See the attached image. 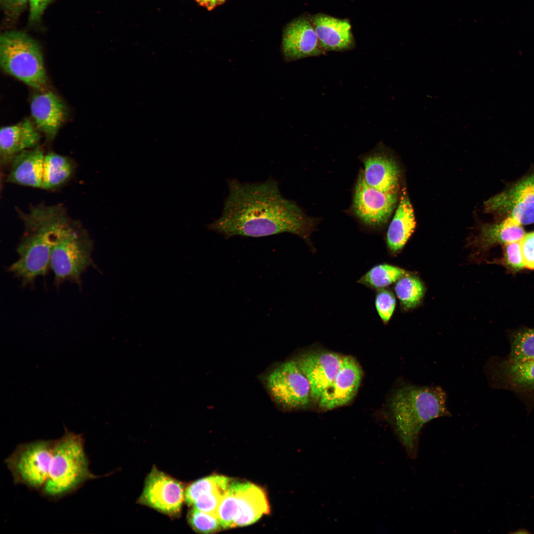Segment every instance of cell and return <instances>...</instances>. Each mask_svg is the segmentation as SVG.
<instances>
[{
	"label": "cell",
	"instance_id": "4316f807",
	"mask_svg": "<svg viewBox=\"0 0 534 534\" xmlns=\"http://www.w3.org/2000/svg\"><path fill=\"white\" fill-rule=\"evenodd\" d=\"M395 293L404 309H410L417 306L423 298L424 288L417 277L403 276L399 279L394 287Z\"/></svg>",
	"mask_w": 534,
	"mask_h": 534
},
{
	"label": "cell",
	"instance_id": "277c9868",
	"mask_svg": "<svg viewBox=\"0 0 534 534\" xmlns=\"http://www.w3.org/2000/svg\"><path fill=\"white\" fill-rule=\"evenodd\" d=\"M64 429L63 436L54 440L48 478L40 491L52 499L70 494L99 477L89 470L83 436Z\"/></svg>",
	"mask_w": 534,
	"mask_h": 534
},
{
	"label": "cell",
	"instance_id": "44dd1931",
	"mask_svg": "<svg viewBox=\"0 0 534 534\" xmlns=\"http://www.w3.org/2000/svg\"><path fill=\"white\" fill-rule=\"evenodd\" d=\"M44 156L43 151L38 147L17 154L11 161L7 181L24 186L41 187Z\"/></svg>",
	"mask_w": 534,
	"mask_h": 534
},
{
	"label": "cell",
	"instance_id": "e575fe53",
	"mask_svg": "<svg viewBox=\"0 0 534 534\" xmlns=\"http://www.w3.org/2000/svg\"><path fill=\"white\" fill-rule=\"evenodd\" d=\"M29 0H0L4 11L11 17H16L25 9Z\"/></svg>",
	"mask_w": 534,
	"mask_h": 534
},
{
	"label": "cell",
	"instance_id": "836d02e7",
	"mask_svg": "<svg viewBox=\"0 0 534 534\" xmlns=\"http://www.w3.org/2000/svg\"><path fill=\"white\" fill-rule=\"evenodd\" d=\"M53 0H29V23L34 25L39 23L48 5Z\"/></svg>",
	"mask_w": 534,
	"mask_h": 534
},
{
	"label": "cell",
	"instance_id": "8992f818",
	"mask_svg": "<svg viewBox=\"0 0 534 534\" xmlns=\"http://www.w3.org/2000/svg\"><path fill=\"white\" fill-rule=\"evenodd\" d=\"M93 249V242L86 230L72 222L67 226L57 238L51 252L50 268L55 284L68 281L81 285L83 273L94 266Z\"/></svg>",
	"mask_w": 534,
	"mask_h": 534
},
{
	"label": "cell",
	"instance_id": "3957f363",
	"mask_svg": "<svg viewBox=\"0 0 534 534\" xmlns=\"http://www.w3.org/2000/svg\"><path fill=\"white\" fill-rule=\"evenodd\" d=\"M447 396L439 386H419L402 382L389 402L391 420L407 455L418 454L420 433L428 422L450 415L446 407Z\"/></svg>",
	"mask_w": 534,
	"mask_h": 534
},
{
	"label": "cell",
	"instance_id": "6da1fadb",
	"mask_svg": "<svg viewBox=\"0 0 534 534\" xmlns=\"http://www.w3.org/2000/svg\"><path fill=\"white\" fill-rule=\"evenodd\" d=\"M228 188L221 216L208 225L210 230L225 238L290 233L309 240L312 219L282 195L276 180L249 183L232 179Z\"/></svg>",
	"mask_w": 534,
	"mask_h": 534
},
{
	"label": "cell",
	"instance_id": "cb8c5ba5",
	"mask_svg": "<svg viewBox=\"0 0 534 534\" xmlns=\"http://www.w3.org/2000/svg\"><path fill=\"white\" fill-rule=\"evenodd\" d=\"M525 234L522 224L507 217L499 223L484 226L480 235L479 245L482 248L495 244L506 245L521 241Z\"/></svg>",
	"mask_w": 534,
	"mask_h": 534
},
{
	"label": "cell",
	"instance_id": "ffe728a7",
	"mask_svg": "<svg viewBox=\"0 0 534 534\" xmlns=\"http://www.w3.org/2000/svg\"><path fill=\"white\" fill-rule=\"evenodd\" d=\"M40 139V131L28 119L2 127L0 130L1 163L5 164L18 153L36 147Z\"/></svg>",
	"mask_w": 534,
	"mask_h": 534
},
{
	"label": "cell",
	"instance_id": "603a6c76",
	"mask_svg": "<svg viewBox=\"0 0 534 534\" xmlns=\"http://www.w3.org/2000/svg\"><path fill=\"white\" fill-rule=\"evenodd\" d=\"M415 224L413 207L407 194L403 191L387 232V245L392 254L402 249L413 233Z\"/></svg>",
	"mask_w": 534,
	"mask_h": 534
},
{
	"label": "cell",
	"instance_id": "5bb4252c",
	"mask_svg": "<svg viewBox=\"0 0 534 534\" xmlns=\"http://www.w3.org/2000/svg\"><path fill=\"white\" fill-rule=\"evenodd\" d=\"M362 377L361 368L350 356L343 357L340 368L318 400L320 407L332 409L349 403L356 396Z\"/></svg>",
	"mask_w": 534,
	"mask_h": 534
},
{
	"label": "cell",
	"instance_id": "83f0119b",
	"mask_svg": "<svg viewBox=\"0 0 534 534\" xmlns=\"http://www.w3.org/2000/svg\"><path fill=\"white\" fill-rule=\"evenodd\" d=\"M506 357L516 362L534 360V328L520 331L512 336Z\"/></svg>",
	"mask_w": 534,
	"mask_h": 534
},
{
	"label": "cell",
	"instance_id": "74e56055",
	"mask_svg": "<svg viewBox=\"0 0 534 534\" xmlns=\"http://www.w3.org/2000/svg\"><path fill=\"white\" fill-rule=\"evenodd\" d=\"M207 0H196V1L200 4L201 5L204 6Z\"/></svg>",
	"mask_w": 534,
	"mask_h": 534
},
{
	"label": "cell",
	"instance_id": "1f68e13d",
	"mask_svg": "<svg viewBox=\"0 0 534 534\" xmlns=\"http://www.w3.org/2000/svg\"><path fill=\"white\" fill-rule=\"evenodd\" d=\"M504 245V257L506 264L511 269L516 270L525 267L521 251L520 241Z\"/></svg>",
	"mask_w": 534,
	"mask_h": 534
},
{
	"label": "cell",
	"instance_id": "9a60e30c",
	"mask_svg": "<svg viewBox=\"0 0 534 534\" xmlns=\"http://www.w3.org/2000/svg\"><path fill=\"white\" fill-rule=\"evenodd\" d=\"M342 359L336 353L317 352L306 354L297 360L310 383L312 400L318 401L323 391L334 379Z\"/></svg>",
	"mask_w": 534,
	"mask_h": 534
},
{
	"label": "cell",
	"instance_id": "4fadbf2b",
	"mask_svg": "<svg viewBox=\"0 0 534 534\" xmlns=\"http://www.w3.org/2000/svg\"><path fill=\"white\" fill-rule=\"evenodd\" d=\"M282 51L287 62L325 54L310 16L300 17L286 26L283 34Z\"/></svg>",
	"mask_w": 534,
	"mask_h": 534
},
{
	"label": "cell",
	"instance_id": "e0dca14e",
	"mask_svg": "<svg viewBox=\"0 0 534 534\" xmlns=\"http://www.w3.org/2000/svg\"><path fill=\"white\" fill-rule=\"evenodd\" d=\"M310 17L320 44L326 52H342L355 48V41L348 19L323 13Z\"/></svg>",
	"mask_w": 534,
	"mask_h": 534
},
{
	"label": "cell",
	"instance_id": "f546056e",
	"mask_svg": "<svg viewBox=\"0 0 534 534\" xmlns=\"http://www.w3.org/2000/svg\"><path fill=\"white\" fill-rule=\"evenodd\" d=\"M188 521L192 529L200 533H213L222 529L216 515L192 507L188 514Z\"/></svg>",
	"mask_w": 534,
	"mask_h": 534
},
{
	"label": "cell",
	"instance_id": "d4e9b609",
	"mask_svg": "<svg viewBox=\"0 0 534 534\" xmlns=\"http://www.w3.org/2000/svg\"><path fill=\"white\" fill-rule=\"evenodd\" d=\"M74 163L70 158L53 152L44 156L41 188L50 189L61 185L71 176Z\"/></svg>",
	"mask_w": 534,
	"mask_h": 534
},
{
	"label": "cell",
	"instance_id": "7c38bea8",
	"mask_svg": "<svg viewBox=\"0 0 534 534\" xmlns=\"http://www.w3.org/2000/svg\"><path fill=\"white\" fill-rule=\"evenodd\" d=\"M397 201V191L386 192L371 187L366 183L362 174L359 175L355 189L353 209L364 223L371 226L385 223L392 214Z\"/></svg>",
	"mask_w": 534,
	"mask_h": 534
},
{
	"label": "cell",
	"instance_id": "30bf717a",
	"mask_svg": "<svg viewBox=\"0 0 534 534\" xmlns=\"http://www.w3.org/2000/svg\"><path fill=\"white\" fill-rule=\"evenodd\" d=\"M184 496L180 482L153 467L146 478L138 502L165 514L178 516Z\"/></svg>",
	"mask_w": 534,
	"mask_h": 534
},
{
	"label": "cell",
	"instance_id": "8d00e7d4",
	"mask_svg": "<svg viewBox=\"0 0 534 534\" xmlns=\"http://www.w3.org/2000/svg\"><path fill=\"white\" fill-rule=\"evenodd\" d=\"M509 533L512 534H531L532 533L531 532H530L527 529H524V528H520V529L516 530L515 531L510 532Z\"/></svg>",
	"mask_w": 534,
	"mask_h": 534
},
{
	"label": "cell",
	"instance_id": "ac0fdd59",
	"mask_svg": "<svg viewBox=\"0 0 534 534\" xmlns=\"http://www.w3.org/2000/svg\"><path fill=\"white\" fill-rule=\"evenodd\" d=\"M230 483V479L222 475L199 479L186 489L184 501L189 506L217 516L220 502Z\"/></svg>",
	"mask_w": 534,
	"mask_h": 534
},
{
	"label": "cell",
	"instance_id": "ba28073f",
	"mask_svg": "<svg viewBox=\"0 0 534 534\" xmlns=\"http://www.w3.org/2000/svg\"><path fill=\"white\" fill-rule=\"evenodd\" d=\"M266 385L274 400L284 407H303L312 399L310 383L297 360L286 361L273 369Z\"/></svg>",
	"mask_w": 534,
	"mask_h": 534
},
{
	"label": "cell",
	"instance_id": "8fae6325",
	"mask_svg": "<svg viewBox=\"0 0 534 534\" xmlns=\"http://www.w3.org/2000/svg\"><path fill=\"white\" fill-rule=\"evenodd\" d=\"M487 212L506 214L521 224L534 223V174L485 203Z\"/></svg>",
	"mask_w": 534,
	"mask_h": 534
},
{
	"label": "cell",
	"instance_id": "2e32d148",
	"mask_svg": "<svg viewBox=\"0 0 534 534\" xmlns=\"http://www.w3.org/2000/svg\"><path fill=\"white\" fill-rule=\"evenodd\" d=\"M30 111L36 127L48 140L55 137L67 114L63 101L52 91L45 90L32 96Z\"/></svg>",
	"mask_w": 534,
	"mask_h": 534
},
{
	"label": "cell",
	"instance_id": "9c48e42d",
	"mask_svg": "<svg viewBox=\"0 0 534 534\" xmlns=\"http://www.w3.org/2000/svg\"><path fill=\"white\" fill-rule=\"evenodd\" d=\"M485 369L491 386L512 392L534 406V360L516 362L494 357L488 360Z\"/></svg>",
	"mask_w": 534,
	"mask_h": 534
},
{
	"label": "cell",
	"instance_id": "5b68a950",
	"mask_svg": "<svg viewBox=\"0 0 534 534\" xmlns=\"http://www.w3.org/2000/svg\"><path fill=\"white\" fill-rule=\"evenodd\" d=\"M0 65L2 70L29 87L44 90L47 77L39 43L20 31L0 35Z\"/></svg>",
	"mask_w": 534,
	"mask_h": 534
},
{
	"label": "cell",
	"instance_id": "7a4b0ae2",
	"mask_svg": "<svg viewBox=\"0 0 534 534\" xmlns=\"http://www.w3.org/2000/svg\"><path fill=\"white\" fill-rule=\"evenodd\" d=\"M20 215L24 231L16 248L18 258L7 269L25 286L46 274L54 244L72 222L60 205L36 206Z\"/></svg>",
	"mask_w": 534,
	"mask_h": 534
},
{
	"label": "cell",
	"instance_id": "f1b7e54d",
	"mask_svg": "<svg viewBox=\"0 0 534 534\" xmlns=\"http://www.w3.org/2000/svg\"><path fill=\"white\" fill-rule=\"evenodd\" d=\"M237 508L234 488L231 482L218 507L217 516L222 529L235 527Z\"/></svg>",
	"mask_w": 534,
	"mask_h": 534
},
{
	"label": "cell",
	"instance_id": "7402d4cb",
	"mask_svg": "<svg viewBox=\"0 0 534 534\" xmlns=\"http://www.w3.org/2000/svg\"><path fill=\"white\" fill-rule=\"evenodd\" d=\"M362 174L366 183L381 191H397L399 170L395 161L380 153L369 155L363 161Z\"/></svg>",
	"mask_w": 534,
	"mask_h": 534
},
{
	"label": "cell",
	"instance_id": "484cf974",
	"mask_svg": "<svg viewBox=\"0 0 534 534\" xmlns=\"http://www.w3.org/2000/svg\"><path fill=\"white\" fill-rule=\"evenodd\" d=\"M405 271L398 267L388 264L376 265L368 270L357 282L369 288H384L405 275Z\"/></svg>",
	"mask_w": 534,
	"mask_h": 534
},
{
	"label": "cell",
	"instance_id": "52a82bcc",
	"mask_svg": "<svg viewBox=\"0 0 534 534\" xmlns=\"http://www.w3.org/2000/svg\"><path fill=\"white\" fill-rule=\"evenodd\" d=\"M54 440H39L17 446L5 460L15 483L41 490L48 478Z\"/></svg>",
	"mask_w": 534,
	"mask_h": 534
},
{
	"label": "cell",
	"instance_id": "d590c367",
	"mask_svg": "<svg viewBox=\"0 0 534 534\" xmlns=\"http://www.w3.org/2000/svg\"><path fill=\"white\" fill-rule=\"evenodd\" d=\"M224 1L225 0H207L204 6L211 10L222 4Z\"/></svg>",
	"mask_w": 534,
	"mask_h": 534
},
{
	"label": "cell",
	"instance_id": "d6a6232c",
	"mask_svg": "<svg viewBox=\"0 0 534 534\" xmlns=\"http://www.w3.org/2000/svg\"><path fill=\"white\" fill-rule=\"evenodd\" d=\"M520 243L525 267L534 269V232L525 234Z\"/></svg>",
	"mask_w": 534,
	"mask_h": 534
},
{
	"label": "cell",
	"instance_id": "4dcf8cb0",
	"mask_svg": "<svg viewBox=\"0 0 534 534\" xmlns=\"http://www.w3.org/2000/svg\"><path fill=\"white\" fill-rule=\"evenodd\" d=\"M396 298L390 290L382 288L377 290L375 298L376 311L384 323L390 320L395 309Z\"/></svg>",
	"mask_w": 534,
	"mask_h": 534
},
{
	"label": "cell",
	"instance_id": "d6986e66",
	"mask_svg": "<svg viewBox=\"0 0 534 534\" xmlns=\"http://www.w3.org/2000/svg\"><path fill=\"white\" fill-rule=\"evenodd\" d=\"M237 508L235 527L251 525L263 515L268 513L269 507L265 491L251 483L232 482Z\"/></svg>",
	"mask_w": 534,
	"mask_h": 534
}]
</instances>
